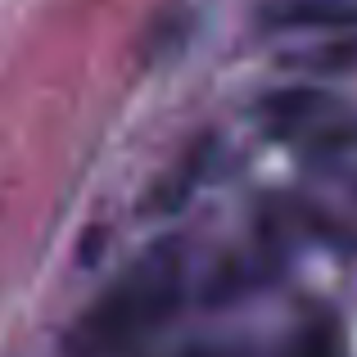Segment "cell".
Masks as SVG:
<instances>
[{"mask_svg": "<svg viewBox=\"0 0 357 357\" xmlns=\"http://www.w3.org/2000/svg\"><path fill=\"white\" fill-rule=\"evenodd\" d=\"M289 357H344V349H340V331H335L331 321H312V326H307V331L294 340Z\"/></svg>", "mask_w": 357, "mask_h": 357, "instance_id": "cell-2", "label": "cell"}, {"mask_svg": "<svg viewBox=\"0 0 357 357\" xmlns=\"http://www.w3.org/2000/svg\"><path fill=\"white\" fill-rule=\"evenodd\" d=\"M185 303V244L158 240L100 289L63 335V357H131Z\"/></svg>", "mask_w": 357, "mask_h": 357, "instance_id": "cell-1", "label": "cell"}]
</instances>
